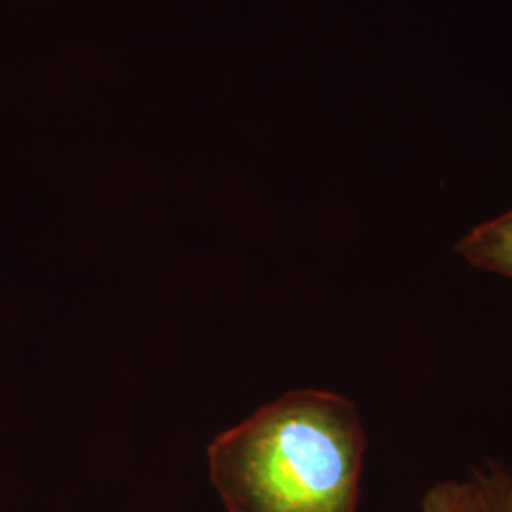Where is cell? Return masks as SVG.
Masks as SVG:
<instances>
[{"mask_svg": "<svg viewBox=\"0 0 512 512\" xmlns=\"http://www.w3.org/2000/svg\"><path fill=\"white\" fill-rule=\"evenodd\" d=\"M365 446L348 399L291 391L209 444V478L228 512H357Z\"/></svg>", "mask_w": 512, "mask_h": 512, "instance_id": "obj_1", "label": "cell"}, {"mask_svg": "<svg viewBox=\"0 0 512 512\" xmlns=\"http://www.w3.org/2000/svg\"><path fill=\"white\" fill-rule=\"evenodd\" d=\"M421 512H512V475L494 465L467 480L440 482L423 495Z\"/></svg>", "mask_w": 512, "mask_h": 512, "instance_id": "obj_2", "label": "cell"}, {"mask_svg": "<svg viewBox=\"0 0 512 512\" xmlns=\"http://www.w3.org/2000/svg\"><path fill=\"white\" fill-rule=\"evenodd\" d=\"M458 253L482 270L512 279V209L476 226L459 241Z\"/></svg>", "mask_w": 512, "mask_h": 512, "instance_id": "obj_3", "label": "cell"}]
</instances>
